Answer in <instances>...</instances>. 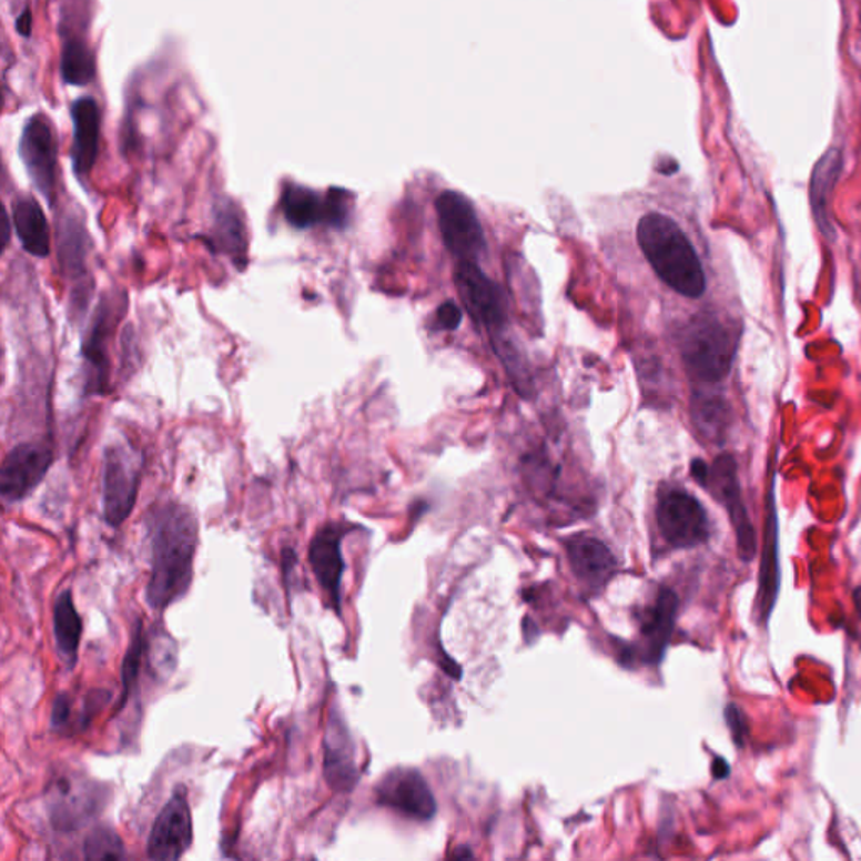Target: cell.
<instances>
[{"instance_id":"obj_1","label":"cell","mask_w":861,"mask_h":861,"mask_svg":"<svg viewBox=\"0 0 861 861\" xmlns=\"http://www.w3.org/2000/svg\"><path fill=\"white\" fill-rule=\"evenodd\" d=\"M146 530L152 549L146 602L160 612L181 601L191 589L199 546V521L188 505L164 502L146 515Z\"/></svg>"},{"instance_id":"obj_2","label":"cell","mask_w":861,"mask_h":861,"mask_svg":"<svg viewBox=\"0 0 861 861\" xmlns=\"http://www.w3.org/2000/svg\"><path fill=\"white\" fill-rule=\"evenodd\" d=\"M636 236L642 254L661 282L687 298L703 295L707 280L700 257L687 234L671 217L660 212L642 215Z\"/></svg>"},{"instance_id":"obj_3","label":"cell","mask_w":861,"mask_h":861,"mask_svg":"<svg viewBox=\"0 0 861 861\" xmlns=\"http://www.w3.org/2000/svg\"><path fill=\"white\" fill-rule=\"evenodd\" d=\"M739 334L713 313H698L681 332L680 355L691 379L717 384L726 377L736 358Z\"/></svg>"},{"instance_id":"obj_4","label":"cell","mask_w":861,"mask_h":861,"mask_svg":"<svg viewBox=\"0 0 861 861\" xmlns=\"http://www.w3.org/2000/svg\"><path fill=\"white\" fill-rule=\"evenodd\" d=\"M280 209L286 223L295 230L318 226L344 230L351 223L354 194L341 188L320 192L296 182H285L280 195Z\"/></svg>"},{"instance_id":"obj_5","label":"cell","mask_w":861,"mask_h":861,"mask_svg":"<svg viewBox=\"0 0 861 861\" xmlns=\"http://www.w3.org/2000/svg\"><path fill=\"white\" fill-rule=\"evenodd\" d=\"M108 801V788L83 772L57 776L45 791L49 820L58 831L80 830L94 820Z\"/></svg>"},{"instance_id":"obj_6","label":"cell","mask_w":861,"mask_h":861,"mask_svg":"<svg viewBox=\"0 0 861 861\" xmlns=\"http://www.w3.org/2000/svg\"><path fill=\"white\" fill-rule=\"evenodd\" d=\"M143 458L129 443L108 446L103 455V515L119 528L132 515L142 482Z\"/></svg>"},{"instance_id":"obj_7","label":"cell","mask_w":861,"mask_h":861,"mask_svg":"<svg viewBox=\"0 0 861 861\" xmlns=\"http://www.w3.org/2000/svg\"><path fill=\"white\" fill-rule=\"evenodd\" d=\"M19 156L36 191L52 207L57 201L60 174L58 136L51 120L44 113H36L26 122L19 140Z\"/></svg>"},{"instance_id":"obj_8","label":"cell","mask_w":861,"mask_h":861,"mask_svg":"<svg viewBox=\"0 0 861 861\" xmlns=\"http://www.w3.org/2000/svg\"><path fill=\"white\" fill-rule=\"evenodd\" d=\"M657 521L665 543L673 549H691L709 540L706 508L693 495L670 488L658 498Z\"/></svg>"},{"instance_id":"obj_9","label":"cell","mask_w":861,"mask_h":861,"mask_svg":"<svg viewBox=\"0 0 861 861\" xmlns=\"http://www.w3.org/2000/svg\"><path fill=\"white\" fill-rule=\"evenodd\" d=\"M439 231L449 253L458 261H476L485 250V233L468 197L446 191L436 199Z\"/></svg>"},{"instance_id":"obj_10","label":"cell","mask_w":861,"mask_h":861,"mask_svg":"<svg viewBox=\"0 0 861 861\" xmlns=\"http://www.w3.org/2000/svg\"><path fill=\"white\" fill-rule=\"evenodd\" d=\"M54 462V449L45 442L14 446L0 468V494L8 504H18L41 485Z\"/></svg>"},{"instance_id":"obj_11","label":"cell","mask_w":861,"mask_h":861,"mask_svg":"<svg viewBox=\"0 0 861 861\" xmlns=\"http://www.w3.org/2000/svg\"><path fill=\"white\" fill-rule=\"evenodd\" d=\"M192 840L194 827L188 789L179 784L155 818L146 843V854L152 860H179L188 853Z\"/></svg>"},{"instance_id":"obj_12","label":"cell","mask_w":861,"mask_h":861,"mask_svg":"<svg viewBox=\"0 0 861 861\" xmlns=\"http://www.w3.org/2000/svg\"><path fill=\"white\" fill-rule=\"evenodd\" d=\"M352 528L354 527L348 524L328 521L316 530L308 547L313 576L327 598L328 605L338 616L342 615V579L345 573L342 543Z\"/></svg>"},{"instance_id":"obj_13","label":"cell","mask_w":861,"mask_h":861,"mask_svg":"<svg viewBox=\"0 0 861 861\" xmlns=\"http://www.w3.org/2000/svg\"><path fill=\"white\" fill-rule=\"evenodd\" d=\"M703 487L709 488L710 494L729 511L730 521L736 531L739 557L749 563L758 553V538L742 500L737 465L732 456L723 455L716 459Z\"/></svg>"},{"instance_id":"obj_14","label":"cell","mask_w":861,"mask_h":861,"mask_svg":"<svg viewBox=\"0 0 861 861\" xmlns=\"http://www.w3.org/2000/svg\"><path fill=\"white\" fill-rule=\"evenodd\" d=\"M455 285L459 298L482 327L490 332L502 331L507 323L505 296L497 283L492 282L475 261H458L455 267Z\"/></svg>"},{"instance_id":"obj_15","label":"cell","mask_w":861,"mask_h":861,"mask_svg":"<svg viewBox=\"0 0 861 861\" xmlns=\"http://www.w3.org/2000/svg\"><path fill=\"white\" fill-rule=\"evenodd\" d=\"M677 612L678 596L675 595V590L670 587H661L654 605L639 612V632H641L639 650L631 651L625 648L621 660H626V664L632 660L646 665L660 664L673 635Z\"/></svg>"},{"instance_id":"obj_16","label":"cell","mask_w":861,"mask_h":861,"mask_svg":"<svg viewBox=\"0 0 861 861\" xmlns=\"http://www.w3.org/2000/svg\"><path fill=\"white\" fill-rule=\"evenodd\" d=\"M375 799L381 806L417 821L430 820L438 810L426 779L416 769L397 768L387 772L375 786Z\"/></svg>"},{"instance_id":"obj_17","label":"cell","mask_w":861,"mask_h":861,"mask_svg":"<svg viewBox=\"0 0 861 861\" xmlns=\"http://www.w3.org/2000/svg\"><path fill=\"white\" fill-rule=\"evenodd\" d=\"M120 303L103 298L84 335L81 354L87 371V393L107 394L110 384V341L120 318Z\"/></svg>"},{"instance_id":"obj_18","label":"cell","mask_w":861,"mask_h":861,"mask_svg":"<svg viewBox=\"0 0 861 861\" xmlns=\"http://www.w3.org/2000/svg\"><path fill=\"white\" fill-rule=\"evenodd\" d=\"M202 240L215 253L230 257L240 272L246 270L250 237L243 209L233 199H215L212 205L211 231Z\"/></svg>"},{"instance_id":"obj_19","label":"cell","mask_w":861,"mask_h":861,"mask_svg":"<svg viewBox=\"0 0 861 861\" xmlns=\"http://www.w3.org/2000/svg\"><path fill=\"white\" fill-rule=\"evenodd\" d=\"M357 753L341 713L332 710L323 739V776L335 792H348L358 781Z\"/></svg>"},{"instance_id":"obj_20","label":"cell","mask_w":861,"mask_h":861,"mask_svg":"<svg viewBox=\"0 0 861 861\" xmlns=\"http://www.w3.org/2000/svg\"><path fill=\"white\" fill-rule=\"evenodd\" d=\"M781 587V563H779V525L776 511L774 482H771L766 495L764 538H762L761 569H759V590L756 598L759 621L769 622Z\"/></svg>"},{"instance_id":"obj_21","label":"cell","mask_w":861,"mask_h":861,"mask_svg":"<svg viewBox=\"0 0 861 861\" xmlns=\"http://www.w3.org/2000/svg\"><path fill=\"white\" fill-rule=\"evenodd\" d=\"M73 120V145H71V164L80 181H87L97 164L100 153L101 110L97 100L81 97L71 104Z\"/></svg>"},{"instance_id":"obj_22","label":"cell","mask_w":861,"mask_h":861,"mask_svg":"<svg viewBox=\"0 0 861 861\" xmlns=\"http://www.w3.org/2000/svg\"><path fill=\"white\" fill-rule=\"evenodd\" d=\"M567 557L577 579L590 589H601L611 579L618 566L608 546L590 535L570 537L567 543Z\"/></svg>"},{"instance_id":"obj_23","label":"cell","mask_w":861,"mask_h":861,"mask_svg":"<svg viewBox=\"0 0 861 861\" xmlns=\"http://www.w3.org/2000/svg\"><path fill=\"white\" fill-rule=\"evenodd\" d=\"M12 226L22 250L34 257L51 253V227L41 204L32 195H21L12 202Z\"/></svg>"},{"instance_id":"obj_24","label":"cell","mask_w":861,"mask_h":861,"mask_svg":"<svg viewBox=\"0 0 861 861\" xmlns=\"http://www.w3.org/2000/svg\"><path fill=\"white\" fill-rule=\"evenodd\" d=\"M52 628H54L58 654L61 655L68 668H73L78 661V650L83 636V621L78 615L73 592L70 589L63 590L54 602Z\"/></svg>"},{"instance_id":"obj_25","label":"cell","mask_w":861,"mask_h":861,"mask_svg":"<svg viewBox=\"0 0 861 861\" xmlns=\"http://www.w3.org/2000/svg\"><path fill=\"white\" fill-rule=\"evenodd\" d=\"M91 241L87 227L77 215H67L60 226L58 254L64 275L73 282L87 278V256Z\"/></svg>"},{"instance_id":"obj_26","label":"cell","mask_w":861,"mask_h":861,"mask_svg":"<svg viewBox=\"0 0 861 861\" xmlns=\"http://www.w3.org/2000/svg\"><path fill=\"white\" fill-rule=\"evenodd\" d=\"M841 165H843V159H841L840 150H828L821 156L820 162L814 168L813 178H811L813 214L817 217L818 226L828 236L833 234V227H831L830 217H828V204H830L831 192L834 191V185L840 178Z\"/></svg>"},{"instance_id":"obj_27","label":"cell","mask_w":861,"mask_h":861,"mask_svg":"<svg viewBox=\"0 0 861 861\" xmlns=\"http://www.w3.org/2000/svg\"><path fill=\"white\" fill-rule=\"evenodd\" d=\"M729 404L713 394H695L691 399V417L700 435L719 442L729 426Z\"/></svg>"},{"instance_id":"obj_28","label":"cell","mask_w":861,"mask_h":861,"mask_svg":"<svg viewBox=\"0 0 861 861\" xmlns=\"http://www.w3.org/2000/svg\"><path fill=\"white\" fill-rule=\"evenodd\" d=\"M97 63L93 52L81 39L64 42L61 57V77L71 87H87L94 80Z\"/></svg>"},{"instance_id":"obj_29","label":"cell","mask_w":861,"mask_h":861,"mask_svg":"<svg viewBox=\"0 0 861 861\" xmlns=\"http://www.w3.org/2000/svg\"><path fill=\"white\" fill-rule=\"evenodd\" d=\"M145 638H143L142 621L136 619L133 622L132 638H130L129 650H126L125 660L122 667L123 691L120 697L119 710L125 709L129 703L130 693L139 681L140 670H142L143 654H145Z\"/></svg>"},{"instance_id":"obj_30","label":"cell","mask_w":861,"mask_h":861,"mask_svg":"<svg viewBox=\"0 0 861 861\" xmlns=\"http://www.w3.org/2000/svg\"><path fill=\"white\" fill-rule=\"evenodd\" d=\"M87 860H122L125 858V844L113 828L97 827L83 844Z\"/></svg>"},{"instance_id":"obj_31","label":"cell","mask_w":861,"mask_h":861,"mask_svg":"<svg viewBox=\"0 0 861 861\" xmlns=\"http://www.w3.org/2000/svg\"><path fill=\"white\" fill-rule=\"evenodd\" d=\"M726 722L727 726H729V730L730 733H732V739L733 742H736V746L742 747L743 743H746V737L747 732H749V729H747L746 716H743L742 710H740L736 703H730V706L727 707Z\"/></svg>"},{"instance_id":"obj_32","label":"cell","mask_w":861,"mask_h":861,"mask_svg":"<svg viewBox=\"0 0 861 861\" xmlns=\"http://www.w3.org/2000/svg\"><path fill=\"white\" fill-rule=\"evenodd\" d=\"M71 719V698L67 693L58 695L52 703L51 726L54 730L67 729Z\"/></svg>"},{"instance_id":"obj_33","label":"cell","mask_w":861,"mask_h":861,"mask_svg":"<svg viewBox=\"0 0 861 861\" xmlns=\"http://www.w3.org/2000/svg\"><path fill=\"white\" fill-rule=\"evenodd\" d=\"M436 320H438L439 327L445 328V331H456L463 320L462 308L456 303L445 302L439 306Z\"/></svg>"},{"instance_id":"obj_34","label":"cell","mask_w":861,"mask_h":861,"mask_svg":"<svg viewBox=\"0 0 861 861\" xmlns=\"http://www.w3.org/2000/svg\"><path fill=\"white\" fill-rule=\"evenodd\" d=\"M709 466H707L706 462H702V459H695L693 463H691V476H693L695 479H697L700 485H706L707 476H709Z\"/></svg>"},{"instance_id":"obj_35","label":"cell","mask_w":861,"mask_h":861,"mask_svg":"<svg viewBox=\"0 0 861 861\" xmlns=\"http://www.w3.org/2000/svg\"><path fill=\"white\" fill-rule=\"evenodd\" d=\"M730 769L729 764H727L726 759L722 758H716L713 759L712 764V774L716 779H726L727 776H729Z\"/></svg>"},{"instance_id":"obj_36","label":"cell","mask_w":861,"mask_h":861,"mask_svg":"<svg viewBox=\"0 0 861 861\" xmlns=\"http://www.w3.org/2000/svg\"><path fill=\"white\" fill-rule=\"evenodd\" d=\"M18 31L21 32L22 36H29L31 34V24H32V16L31 12L24 11L21 16L18 18Z\"/></svg>"},{"instance_id":"obj_37","label":"cell","mask_w":861,"mask_h":861,"mask_svg":"<svg viewBox=\"0 0 861 861\" xmlns=\"http://www.w3.org/2000/svg\"><path fill=\"white\" fill-rule=\"evenodd\" d=\"M854 605H857L858 615L861 616V587H858L857 592H854Z\"/></svg>"},{"instance_id":"obj_38","label":"cell","mask_w":861,"mask_h":861,"mask_svg":"<svg viewBox=\"0 0 861 861\" xmlns=\"http://www.w3.org/2000/svg\"><path fill=\"white\" fill-rule=\"evenodd\" d=\"M463 857L473 858V853L472 851H468V850L455 851V853H453V858H463Z\"/></svg>"}]
</instances>
